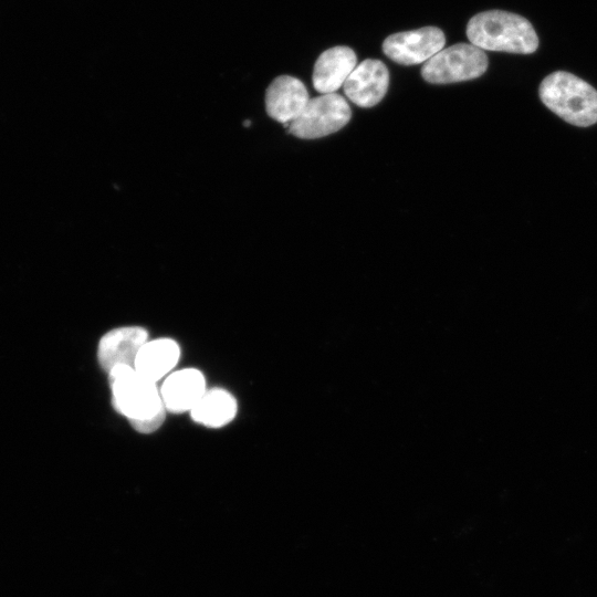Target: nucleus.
Here are the masks:
<instances>
[{"label": "nucleus", "mask_w": 597, "mask_h": 597, "mask_svg": "<svg viewBox=\"0 0 597 597\" xmlns=\"http://www.w3.org/2000/svg\"><path fill=\"white\" fill-rule=\"evenodd\" d=\"M467 36L481 50L531 54L538 46L537 34L524 17L489 10L476 13L467 24Z\"/></svg>", "instance_id": "obj_1"}, {"label": "nucleus", "mask_w": 597, "mask_h": 597, "mask_svg": "<svg viewBox=\"0 0 597 597\" xmlns=\"http://www.w3.org/2000/svg\"><path fill=\"white\" fill-rule=\"evenodd\" d=\"M538 94L547 108L574 126L597 123V91L572 73H551L542 81Z\"/></svg>", "instance_id": "obj_2"}, {"label": "nucleus", "mask_w": 597, "mask_h": 597, "mask_svg": "<svg viewBox=\"0 0 597 597\" xmlns=\"http://www.w3.org/2000/svg\"><path fill=\"white\" fill-rule=\"evenodd\" d=\"M107 375L112 405L132 427L167 413L157 383L144 377L134 367L116 365Z\"/></svg>", "instance_id": "obj_3"}, {"label": "nucleus", "mask_w": 597, "mask_h": 597, "mask_svg": "<svg viewBox=\"0 0 597 597\" xmlns=\"http://www.w3.org/2000/svg\"><path fill=\"white\" fill-rule=\"evenodd\" d=\"M489 60L480 48L457 43L442 49L421 67V76L432 84H448L476 78L484 74Z\"/></svg>", "instance_id": "obj_4"}, {"label": "nucleus", "mask_w": 597, "mask_h": 597, "mask_svg": "<svg viewBox=\"0 0 597 597\" xmlns=\"http://www.w3.org/2000/svg\"><path fill=\"white\" fill-rule=\"evenodd\" d=\"M352 111L336 93L322 94L308 101L302 113L290 123L289 133L302 139L321 138L343 128Z\"/></svg>", "instance_id": "obj_5"}, {"label": "nucleus", "mask_w": 597, "mask_h": 597, "mask_svg": "<svg viewBox=\"0 0 597 597\" xmlns=\"http://www.w3.org/2000/svg\"><path fill=\"white\" fill-rule=\"evenodd\" d=\"M446 36L437 27L392 33L383 42V52L387 57L401 65H415L427 62L441 51Z\"/></svg>", "instance_id": "obj_6"}, {"label": "nucleus", "mask_w": 597, "mask_h": 597, "mask_svg": "<svg viewBox=\"0 0 597 597\" xmlns=\"http://www.w3.org/2000/svg\"><path fill=\"white\" fill-rule=\"evenodd\" d=\"M148 335L145 327L137 325L115 327L106 332L97 345L101 368L108 373L116 365L134 367L139 349L149 339Z\"/></svg>", "instance_id": "obj_7"}, {"label": "nucleus", "mask_w": 597, "mask_h": 597, "mask_svg": "<svg viewBox=\"0 0 597 597\" xmlns=\"http://www.w3.org/2000/svg\"><path fill=\"white\" fill-rule=\"evenodd\" d=\"M389 72L386 65L376 59H366L353 70L343 88L350 102L360 107H373L386 95Z\"/></svg>", "instance_id": "obj_8"}, {"label": "nucleus", "mask_w": 597, "mask_h": 597, "mask_svg": "<svg viewBox=\"0 0 597 597\" xmlns=\"http://www.w3.org/2000/svg\"><path fill=\"white\" fill-rule=\"evenodd\" d=\"M203 373L193 367L171 371L159 387L167 412H190L207 391Z\"/></svg>", "instance_id": "obj_9"}, {"label": "nucleus", "mask_w": 597, "mask_h": 597, "mask_svg": "<svg viewBox=\"0 0 597 597\" xmlns=\"http://www.w3.org/2000/svg\"><path fill=\"white\" fill-rule=\"evenodd\" d=\"M310 101L302 81L291 75L275 77L265 92L268 115L282 124L293 122Z\"/></svg>", "instance_id": "obj_10"}, {"label": "nucleus", "mask_w": 597, "mask_h": 597, "mask_svg": "<svg viewBox=\"0 0 597 597\" xmlns=\"http://www.w3.org/2000/svg\"><path fill=\"white\" fill-rule=\"evenodd\" d=\"M356 53L348 46H334L324 51L315 62L312 82L322 94L334 93L344 85L356 67Z\"/></svg>", "instance_id": "obj_11"}, {"label": "nucleus", "mask_w": 597, "mask_h": 597, "mask_svg": "<svg viewBox=\"0 0 597 597\" xmlns=\"http://www.w3.org/2000/svg\"><path fill=\"white\" fill-rule=\"evenodd\" d=\"M180 355V346L172 338L148 339L139 349L134 368L144 377L158 383L174 371Z\"/></svg>", "instance_id": "obj_12"}, {"label": "nucleus", "mask_w": 597, "mask_h": 597, "mask_svg": "<svg viewBox=\"0 0 597 597\" xmlns=\"http://www.w3.org/2000/svg\"><path fill=\"white\" fill-rule=\"evenodd\" d=\"M191 419L203 427L219 429L229 425L238 413L235 397L222 387L207 389L189 412Z\"/></svg>", "instance_id": "obj_13"}]
</instances>
